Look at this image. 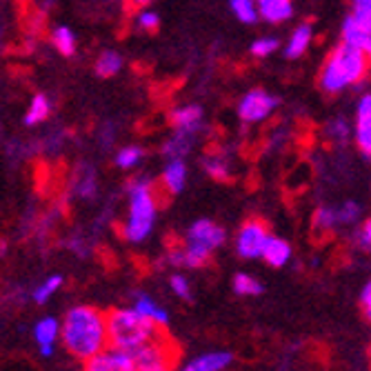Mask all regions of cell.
I'll use <instances>...</instances> for the list:
<instances>
[{
	"mask_svg": "<svg viewBox=\"0 0 371 371\" xmlns=\"http://www.w3.org/2000/svg\"><path fill=\"white\" fill-rule=\"evenodd\" d=\"M63 345L78 360H93L107 349V316L93 307H71L63 320Z\"/></svg>",
	"mask_w": 371,
	"mask_h": 371,
	"instance_id": "1",
	"label": "cell"
},
{
	"mask_svg": "<svg viewBox=\"0 0 371 371\" xmlns=\"http://www.w3.org/2000/svg\"><path fill=\"white\" fill-rule=\"evenodd\" d=\"M369 71V58L358 49L340 43L327 56L318 73V87L325 93H338L351 85L360 83Z\"/></svg>",
	"mask_w": 371,
	"mask_h": 371,
	"instance_id": "2",
	"label": "cell"
},
{
	"mask_svg": "<svg viewBox=\"0 0 371 371\" xmlns=\"http://www.w3.org/2000/svg\"><path fill=\"white\" fill-rule=\"evenodd\" d=\"M107 334L109 347L129 354H138L143 347L163 336L158 327L133 309H111L107 314Z\"/></svg>",
	"mask_w": 371,
	"mask_h": 371,
	"instance_id": "3",
	"label": "cell"
},
{
	"mask_svg": "<svg viewBox=\"0 0 371 371\" xmlns=\"http://www.w3.org/2000/svg\"><path fill=\"white\" fill-rule=\"evenodd\" d=\"M156 220V193L149 181L138 178L129 185V211L123 225V236L129 243H143L149 238Z\"/></svg>",
	"mask_w": 371,
	"mask_h": 371,
	"instance_id": "4",
	"label": "cell"
},
{
	"mask_svg": "<svg viewBox=\"0 0 371 371\" xmlns=\"http://www.w3.org/2000/svg\"><path fill=\"white\" fill-rule=\"evenodd\" d=\"M227 238V233L220 225L213 220H196L185 236V267H203L209 263L211 253L216 251Z\"/></svg>",
	"mask_w": 371,
	"mask_h": 371,
	"instance_id": "5",
	"label": "cell"
},
{
	"mask_svg": "<svg viewBox=\"0 0 371 371\" xmlns=\"http://www.w3.org/2000/svg\"><path fill=\"white\" fill-rule=\"evenodd\" d=\"M136 356V371H173L176 354L167 336L156 338Z\"/></svg>",
	"mask_w": 371,
	"mask_h": 371,
	"instance_id": "6",
	"label": "cell"
},
{
	"mask_svg": "<svg viewBox=\"0 0 371 371\" xmlns=\"http://www.w3.org/2000/svg\"><path fill=\"white\" fill-rule=\"evenodd\" d=\"M269 231L263 220H247L236 236V251L240 258H260L269 243Z\"/></svg>",
	"mask_w": 371,
	"mask_h": 371,
	"instance_id": "7",
	"label": "cell"
},
{
	"mask_svg": "<svg viewBox=\"0 0 371 371\" xmlns=\"http://www.w3.org/2000/svg\"><path fill=\"white\" fill-rule=\"evenodd\" d=\"M276 107H278L276 96L267 93L265 89H251L243 96V101L238 105V113L245 123H263L269 118Z\"/></svg>",
	"mask_w": 371,
	"mask_h": 371,
	"instance_id": "8",
	"label": "cell"
},
{
	"mask_svg": "<svg viewBox=\"0 0 371 371\" xmlns=\"http://www.w3.org/2000/svg\"><path fill=\"white\" fill-rule=\"evenodd\" d=\"M87 371H136V356L129 351L107 347L103 354L87 362Z\"/></svg>",
	"mask_w": 371,
	"mask_h": 371,
	"instance_id": "9",
	"label": "cell"
},
{
	"mask_svg": "<svg viewBox=\"0 0 371 371\" xmlns=\"http://www.w3.org/2000/svg\"><path fill=\"white\" fill-rule=\"evenodd\" d=\"M169 121L176 127V131H183V133H191L196 136L203 127V107L198 105H183V107H176L169 113Z\"/></svg>",
	"mask_w": 371,
	"mask_h": 371,
	"instance_id": "10",
	"label": "cell"
},
{
	"mask_svg": "<svg viewBox=\"0 0 371 371\" xmlns=\"http://www.w3.org/2000/svg\"><path fill=\"white\" fill-rule=\"evenodd\" d=\"M356 143L371 156V93H365L356 109Z\"/></svg>",
	"mask_w": 371,
	"mask_h": 371,
	"instance_id": "11",
	"label": "cell"
},
{
	"mask_svg": "<svg viewBox=\"0 0 371 371\" xmlns=\"http://www.w3.org/2000/svg\"><path fill=\"white\" fill-rule=\"evenodd\" d=\"M63 336V322H58L56 318L47 316L34 327V338L41 345V354L43 356H51L54 354V345L56 340Z\"/></svg>",
	"mask_w": 371,
	"mask_h": 371,
	"instance_id": "12",
	"label": "cell"
},
{
	"mask_svg": "<svg viewBox=\"0 0 371 371\" xmlns=\"http://www.w3.org/2000/svg\"><path fill=\"white\" fill-rule=\"evenodd\" d=\"M342 43L358 49L371 61V34L365 31L351 16H347V21L342 23Z\"/></svg>",
	"mask_w": 371,
	"mask_h": 371,
	"instance_id": "13",
	"label": "cell"
},
{
	"mask_svg": "<svg viewBox=\"0 0 371 371\" xmlns=\"http://www.w3.org/2000/svg\"><path fill=\"white\" fill-rule=\"evenodd\" d=\"M231 360L233 358L229 351H209V354L189 360L178 371H223L231 365Z\"/></svg>",
	"mask_w": 371,
	"mask_h": 371,
	"instance_id": "14",
	"label": "cell"
},
{
	"mask_svg": "<svg viewBox=\"0 0 371 371\" xmlns=\"http://www.w3.org/2000/svg\"><path fill=\"white\" fill-rule=\"evenodd\" d=\"M260 18L271 25H280L294 16V5L289 0H258Z\"/></svg>",
	"mask_w": 371,
	"mask_h": 371,
	"instance_id": "15",
	"label": "cell"
},
{
	"mask_svg": "<svg viewBox=\"0 0 371 371\" xmlns=\"http://www.w3.org/2000/svg\"><path fill=\"white\" fill-rule=\"evenodd\" d=\"M133 311H138V314L143 318H147L149 322H153L156 327H165L169 322V316H167V311L161 307V305H156L147 294H138L133 300Z\"/></svg>",
	"mask_w": 371,
	"mask_h": 371,
	"instance_id": "16",
	"label": "cell"
},
{
	"mask_svg": "<svg viewBox=\"0 0 371 371\" xmlns=\"http://www.w3.org/2000/svg\"><path fill=\"white\" fill-rule=\"evenodd\" d=\"M311 36H314V29H311L309 23L298 25L294 31H291V36H289L287 47H285V56L291 58V61H294V58H300L307 51L309 43H311Z\"/></svg>",
	"mask_w": 371,
	"mask_h": 371,
	"instance_id": "17",
	"label": "cell"
},
{
	"mask_svg": "<svg viewBox=\"0 0 371 371\" xmlns=\"http://www.w3.org/2000/svg\"><path fill=\"white\" fill-rule=\"evenodd\" d=\"M163 185L169 193H181L187 185V165L183 161H169L163 171Z\"/></svg>",
	"mask_w": 371,
	"mask_h": 371,
	"instance_id": "18",
	"label": "cell"
},
{
	"mask_svg": "<svg viewBox=\"0 0 371 371\" xmlns=\"http://www.w3.org/2000/svg\"><path fill=\"white\" fill-rule=\"evenodd\" d=\"M193 147V136L191 133H183L176 131L171 138L165 141L163 145V153L167 156L169 161H183V156H187Z\"/></svg>",
	"mask_w": 371,
	"mask_h": 371,
	"instance_id": "19",
	"label": "cell"
},
{
	"mask_svg": "<svg viewBox=\"0 0 371 371\" xmlns=\"http://www.w3.org/2000/svg\"><path fill=\"white\" fill-rule=\"evenodd\" d=\"M263 258L267 260V265L271 267H283L289 263L291 258V245L283 238H276V236H271L267 247H265V253H263Z\"/></svg>",
	"mask_w": 371,
	"mask_h": 371,
	"instance_id": "20",
	"label": "cell"
},
{
	"mask_svg": "<svg viewBox=\"0 0 371 371\" xmlns=\"http://www.w3.org/2000/svg\"><path fill=\"white\" fill-rule=\"evenodd\" d=\"M203 167L205 171L211 176V178H216V181H231V163L225 153H207L205 158H203Z\"/></svg>",
	"mask_w": 371,
	"mask_h": 371,
	"instance_id": "21",
	"label": "cell"
},
{
	"mask_svg": "<svg viewBox=\"0 0 371 371\" xmlns=\"http://www.w3.org/2000/svg\"><path fill=\"white\" fill-rule=\"evenodd\" d=\"M123 56L113 49H107L98 56V61H96V73L103 76V78H109V76H116L121 69H123Z\"/></svg>",
	"mask_w": 371,
	"mask_h": 371,
	"instance_id": "22",
	"label": "cell"
},
{
	"mask_svg": "<svg viewBox=\"0 0 371 371\" xmlns=\"http://www.w3.org/2000/svg\"><path fill=\"white\" fill-rule=\"evenodd\" d=\"M51 113V103L47 96L43 93H36L34 98H31V105L25 113V123L27 125H38V123H43L47 116Z\"/></svg>",
	"mask_w": 371,
	"mask_h": 371,
	"instance_id": "23",
	"label": "cell"
},
{
	"mask_svg": "<svg viewBox=\"0 0 371 371\" xmlns=\"http://www.w3.org/2000/svg\"><path fill=\"white\" fill-rule=\"evenodd\" d=\"M96 187H98V181H96V171L89 165H81L76 171V191L85 198H91L96 193Z\"/></svg>",
	"mask_w": 371,
	"mask_h": 371,
	"instance_id": "24",
	"label": "cell"
},
{
	"mask_svg": "<svg viewBox=\"0 0 371 371\" xmlns=\"http://www.w3.org/2000/svg\"><path fill=\"white\" fill-rule=\"evenodd\" d=\"M51 45L63 56H73L76 54V36L69 27L61 25L51 31Z\"/></svg>",
	"mask_w": 371,
	"mask_h": 371,
	"instance_id": "25",
	"label": "cell"
},
{
	"mask_svg": "<svg viewBox=\"0 0 371 371\" xmlns=\"http://www.w3.org/2000/svg\"><path fill=\"white\" fill-rule=\"evenodd\" d=\"M231 11L236 14V18L245 25H253L258 23L260 11H258V3H251V0H231L229 3Z\"/></svg>",
	"mask_w": 371,
	"mask_h": 371,
	"instance_id": "26",
	"label": "cell"
},
{
	"mask_svg": "<svg viewBox=\"0 0 371 371\" xmlns=\"http://www.w3.org/2000/svg\"><path fill=\"white\" fill-rule=\"evenodd\" d=\"M314 227L318 231H329L340 227V218H338V207H320L314 213Z\"/></svg>",
	"mask_w": 371,
	"mask_h": 371,
	"instance_id": "27",
	"label": "cell"
},
{
	"mask_svg": "<svg viewBox=\"0 0 371 371\" xmlns=\"http://www.w3.org/2000/svg\"><path fill=\"white\" fill-rule=\"evenodd\" d=\"M233 291L240 296H258L263 294V285L249 273H236L233 276Z\"/></svg>",
	"mask_w": 371,
	"mask_h": 371,
	"instance_id": "28",
	"label": "cell"
},
{
	"mask_svg": "<svg viewBox=\"0 0 371 371\" xmlns=\"http://www.w3.org/2000/svg\"><path fill=\"white\" fill-rule=\"evenodd\" d=\"M63 287V276H49L47 280H43L41 285H38L36 289H34V300L38 303V305H45L58 289Z\"/></svg>",
	"mask_w": 371,
	"mask_h": 371,
	"instance_id": "29",
	"label": "cell"
},
{
	"mask_svg": "<svg viewBox=\"0 0 371 371\" xmlns=\"http://www.w3.org/2000/svg\"><path fill=\"white\" fill-rule=\"evenodd\" d=\"M143 161V149L138 145H127L116 153V165L121 169H133Z\"/></svg>",
	"mask_w": 371,
	"mask_h": 371,
	"instance_id": "30",
	"label": "cell"
},
{
	"mask_svg": "<svg viewBox=\"0 0 371 371\" xmlns=\"http://www.w3.org/2000/svg\"><path fill=\"white\" fill-rule=\"evenodd\" d=\"M354 21L371 34V0H356L354 5H351V14H349Z\"/></svg>",
	"mask_w": 371,
	"mask_h": 371,
	"instance_id": "31",
	"label": "cell"
},
{
	"mask_svg": "<svg viewBox=\"0 0 371 371\" xmlns=\"http://www.w3.org/2000/svg\"><path fill=\"white\" fill-rule=\"evenodd\" d=\"M278 47H280V43H278L276 36H263V38H258V41H253V45H251V56L267 58V56H271L273 51H276Z\"/></svg>",
	"mask_w": 371,
	"mask_h": 371,
	"instance_id": "32",
	"label": "cell"
},
{
	"mask_svg": "<svg viewBox=\"0 0 371 371\" xmlns=\"http://www.w3.org/2000/svg\"><path fill=\"white\" fill-rule=\"evenodd\" d=\"M349 133H351V127L347 125V121H342V118H336V121H331L329 125H327V136L331 141H347L349 138Z\"/></svg>",
	"mask_w": 371,
	"mask_h": 371,
	"instance_id": "33",
	"label": "cell"
},
{
	"mask_svg": "<svg viewBox=\"0 0 371 371\" xmlns=\"http://www.w3.org/2000/svg\"><path fill=\"white\" fill-rule=\"evenodd\" d=\"M136 25H138L141 29L153 31V29H158V25H161V16L156 11H151V9H143V11H138V16H136Z\"/></svg>",
	"mask_w": 371,
	"mask_h": 371,
	"instance_id": "34",
	"label": "cell"
},
{
	"mask_svg": "<svg viewBox=\"0 0 371 371\" xmlns=\"http://www.w3.org/2000/svg\"><path fill=\"white\" fill-rule=\"evenodd\" d=\"M360 216V207L356 203H342L338 207V218H340V225H354Z\"/></svg>",
	"mask_w": 371,
	"mask_h": 371,
	"instance_id": "35",
	"label": "cell"
},
{
	"mask_svg": "<svg viewBox=\"0 0 371 371\" xmlns=\"http://www.w3.org/2000/svg\"><path fill=\"white\" fill-rule=\"evenodd\" d=\"M169 285H171V291H173V294L178 296V298L191 300V287H189V280H187L185 276H171Z\"/></svg>",
	"mask_w": 371,
	"mask_h": 371,
	"instance_id": "36",
	"label": "cell"
},
{
	"mask_svg": "<svg viewBox=\"0 0 371 371\" xmlns=\"http://www.w3.org/2000/svg\"><path fill=\"white\" fill-rule=\"evenodd\" d=\"M358 245L362 247V249H367V251H371V218H367L365 220V225L360 227V231H358Z\"/></svg>",
	"mask_w": 371,
	"mask_h": 371,
	"instance_id": "37",
	"label": "cell"
},
{
	"mask_svg": "<svg viewBox=\"0 0 371 371\" xmlns=\"http://www.w3.org/2000/svg\"><path fill=\"white\" fill-rule=\"evenodd\" d=\"M360 305H362L365 316L371 320V283H367L365 289H362V294H360Z\"/></svg>",
	"mask_w": 371,
	"mask_h": 371,
	"instance_id": "38",
	"label": "cell"
},
{
	"mask_svg": "<svg viewBox=\"0 0 371 371\" xmlns=\"http://www.w3.org/2000/svg\"><path fill=\"white\" fill-rule=\"evenodd\" d=\"M369 356H371V351H369Z\"/></svg>",
	"mask_w": 371,
	"mask_h": 371,
	"instance_id": "39",
	"label": "cell"
}]
</instances>
